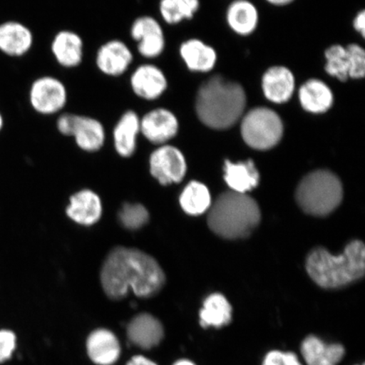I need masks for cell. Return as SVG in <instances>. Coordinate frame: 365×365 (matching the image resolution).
<instances>
[{"label": "cell", "mask_w": 365, "mask_h": 365, "mask_svg": "<svg viewBox=\"0 0 365 365\" xmlns=\"http://www.w3.org/2000/svg\"><path fill=\"white\" fill-rule=\"evenodd\" d=\"M140 118L134 111L123 114L113 130L114 145L121 157L130 158L135 152L136 140L140 131Z\"/></svg>", "instance_id": "cell-23"}, {"label": "cell", "mask_w": 365, "mask_h": 365, "mask_svg": "<svg viewBox=\"0 0 365 365\" xmlns=\"http://www.w3.org/2000/svg\"><path fill=\"white\" fill-rule=\"evenodd\" d=\"M31 31L19 22L9 21L0 25V50L11 56L25 54L33 45Z\"/></svg>", "instance_id": "cell-21"}, {"label": "cell", "mask_w": 365, "mask_h": 365, "mask_svg": "<svg viewBox=\"0 0 365 365\" xmlns=\"http://www.w3.org/2000/svg\"><path fill=\"white\" fill-rule=\"evenodd\" d=\"M354 29L357 33L362 36V38H364L365 36V11L362 10L359 11L357 15H356L354 22H353Z\"/></svg>", "instance_id": "cell-34"}, {"label": "cell", "mask_w": 365, "mask_h": 365, "mask_svg": "<svg viewBox=\"0 0 365 365\" xmlns=\"http://www.w3.org/2000/svg\"><path fill=\"white\" fill-rule=\"evenodd\" d=\"M180 203L182 209L189 215H202L211 207V195L207 186L202 182L192 181L182 190Z\"/></svg>", "instance_id": "cell-27"}, {"label": "cell", "mask_w": 365, "mask_h": 365, "mask_svg": "<svg viewBox=\"0 0 365 365\" xmlns=\"http://www.w3.org/2000/svg\"><path fill=\"white\" fill-rule=\"evenodd\" d=\"M88 354L93 362L98 365H112L120 358L121 349L115 335L108 330L91 332L86 342Z\"/></svg>", "instance_id": "cell-19"}, {"label": "cell", "mask_w": 365, "mask_h": 365, "mask_svg": "<svg viewBox=\"0 0 365 365\" xmlns=\"http://www.w3.org/2000/svg\"><path fill=\"white\" fill-rule=\"evenodd\" d=\"M226 20L235 34L248 36L257 29L259 12L249 0H235L227 7Z\"/></svg>", "instance_id": "cell-22"}, {"label": "cell", "mask_w": 365, "mask_h": 365, "mask_svg": "<svg viewBox=\"0 0 365 365\" xmlns=\"http://www.w3.org/2000/svg\"><path fill=\"white\" fill-rule=\"evenodd\" d=\"M180 54L187 68L192 72H210L215 67L217 61L216 50L203 41L196 38L182 43Z\"/></svg>", "instance_id": "cell-20"}, {"label": "cell", "mask_w": 365, "mask_h": 365, "mask_svg": "<svg viewBox=\"0 0 365 365\" xmlns=\"http://www.w3.org/2000/svg\"><path fill=\"white\" fill-rule=\"evenodd\" d=\"M66 212L68 217L78 225H93L102 217V200L93 191L81 190L71 196V203L67 207Z\"/></svg>", "instance_id": "cell-17"}, {"label": "cell", "mask_w": 365, "mask_h": 365, "mask_svg": "<svg viewBox=\"0 0 365 365\" xmlns=\"http://www.w3.org/2000/svg\"><path fill=\"white\" fill-rule=\"evenodd\" d=\"M140 125L141 133L150 143L157 145H163L172 140L180 128L175 114L164 108L145 113Z\"/></svg>", "instance_id": "cell-10"}, {"label": "cell", "mask_w": 365, "mask_h": 365, "mask_svg": "<svg viewBox=\"0 0 365 365\" xmlns=\"http://www.w3.org/2000/svg\"><path fill=\"white\" fill-rule=\"evenodd\" d=\"M357 365H364V364H357Z\"/></svg>", "instance_id": "cell-39"}, {"label": "cell", "mask_w": 365, "mask_h": 365, "mask_svg": "<svg viewBox=\"0 0 365 365\" xmlns=\"http://www.w3.org/2000/svg\"><path fill=\"white\" fill-rule=\"evenodd\" d=\"M131 36L138 42V51L143 57L153 58L160 56L165 48L162 26L150 16H141L131 26Z\"/></svg>", "instance_id": "cell-11"}, {"label": "cell", "mask_w": 365, "mask_h": 365, "mask_svg": "<svg viewBox=\"0 0 365 365\" xmlns=\"http://www.w3.org/2000/svg\"><path fill=\"white\" fill-rule=\"evenodd\" d=\"M165 281V274L156 259L136 249H113L101 271L105 294L115 300L124 299L129 290L140 298H150L163 289Z\"/></svg>", "instance_id": "cell-1"}, {"label": "cell", "mask_w": 365, "mask_h": 365, "mask_svg": "<svg viewBox=\"0 0 365 365\" xmlns=\"http://www.w3.org/2000/svg\"><path fill=\"white\" fill-rule=\"evenodd\" d=\"M261 221V211L255 200L246 194L227 191L210 208L209 227L228 240L245 238Z\"/></svg>", "instance_id": "cell-4"}, {"label": "cell", "mask_w": 365, "mask_h": 365, "mask_svg": "<svg viewBox=\"0 0 365 365\" xmlns=\"http://www.w3.org/2000/svg\"><path fill=\"white\" fill-rule=\"evenodd\" d=\"M173 365H196L192 361H190V360L188 359H180L179 361H177Z\"/></svg>", "instance_id": "cell-37"}, {"label": "cell", "mask_w": 365, "mask_h": 365, "mask_svg": "<svg viewBox=\"0 0 365 365\" xmlns=\"http://www.w3.org/2000/svg\"><path fill=\"white\" fill-rule=\"evenodd\" d=\"M225 170V181L235 192L245 194L259 184V173L251 160L238 163L226 161Z\"/></svg>", "instance_id": "cell-25"}, {"label": "cell", "mask_w": 365, "mask_h": 365, "mask_svg": "<svg viewBox=\"0 0 365 365\" xmlns=\"http://www.w3.org/2000/svg\"><path fill=\"white\" fill-rule=\"evenodd\" d=\"M126 365H158L144 356H135L132 358Z\"/></svg>", "instance_id": "cell-35"}, {"label": "cell", "mask_w": 365, "mask_h": 365, "mask_svg": "<svg viewBox=\"0 0 365 365\" xmlns=\"http://www.w3.org/2000/svg\"><path fill=\"white\" fill-rule=\"evenodd\" d=\"M130 85L135 95L150 101L161 97L168 88V80L156 66L143 65L132 74Z\"/></svg>", "instance_id": "cell-14"}, {"label": "cell", "mask_w": 365, "mask_h": 365, "mask_svg": "<svg viewBox=\"0 0 365 365\" xmlns=\"http://www.w3.org/2000/svg\"><path fill=\"white\" fill-rule=\"evenodd\" d=\"M269 4H272V6H287V4L294 2V0H267Z\"/></svg>", "instance_id": "cell-36"}, {"label": "cell", "mask_w": 365, "mask_h": 365, "mask_svg": "<svg viewBox=\"0 0 365 365\" xmlns=\"http://www.w3.org/2000/svg\"><path fill=\"white\" fill-rule=\"evenodd\" d=\"M232 309L230 302L221 294H212L205 299L200 310V324L203 328H222L232 321Z\"/></svg>", "instance_id": "cell-26"}, {"label": "cell", "mask_w": 365, "mask_h": 365, "mask_svg": "<svg viewBox=\"0 0 365 365\" xmlns=\"http://www.w3.org/2000/svg\"><path fill=\"white\" fill-rule=\"evenodd\" d=\"M296 88L294 73L282 66H272L264 73L262 89L264 98L275 104H284L293 98Z\"/></svg>", "instance_id": "cell-12"}, {"label": "cell", "mask_w": 365, "mask_h": 365, "mask_svg": "<svg viewBox=\"0 0 365 365\" xmlns=\"http://www.w3.org/2000/svg\"><path fill=\"white\" fill-rule=\"evenodd\" d=\"M127 335L131 342L141 349H150L158 346L163 339L162 323L150 314H140L130 322Z\"/></svg>", "instance_id": "cell-18"}, {"label": "cell", "mask_w": 365, "mask_h": 365, "mask_svg": "<svg viewBox=\"0 0 365 365\" xmlns=\"http://www.w3.org/2000/svg\"><path fill=\"white\" fill-rule=\"evenodd\" d=\"M349 66V78L362 79L365 75V52L361 46L352 43L346 46Z\"/></svg>", "instance_id": "cell-31"}, {"label": "cell", "mask_w": 365, "mask_h": 365, "mask_svg": "<svg viewBox=\"0 0 365 365\" xmlns=\"http://www.w3.org/2000/svg\"><path fill=\"white\" fill-rule=\"evenodd\" d=\"M299 100L304 111L322 114L329 111L334 103V94L329 86L322 80L312 78L299 89Z\"/></svg>", "instance_id": "cell-15"}, {"label": "cell", "mask_w": 365, "mask_h": 365, "mask_svg": "<svg viewBox=\"0 0 365 365\" xmlns=\"http://www.w3.org/2000/svg\"><path fill=\"white\" fill-rule=\"evenodd\" d=\"M200 7L199 0H161L159 10L168 24L192 19Z\"/></svg>", "instance_id": "cell-28"}, {"label": "cell", "mask_w": 365, "mask_h": 365, "mask_svg": "<svg viewBox=\"0 0 365 365\" xmlns=\"http://www.w3.org/2000/svg\"><path fill=\"white\" fill-rule=\"evenodd\" d=\"M16 345V335L11 331H0V363L11 357Z\"/></svg>", "instance_id": "cell-33"}, {"label": "cell", "mask_w": 365, "mask_h": 365, "mask_svg": "<svg viewBox=\"0 0 365 365\" xmlns=\"http://www.w3.org/2000/svg\"><path fill=\"white\" fill-rule=\"evenodd\" d=\"M2 126H3V118L1 116V114H0V130H1Z\"/></svg>", "instance_id": "cell-38"}, {"label": "cell", "mask_w": 365, "mask_h": 365, "mask_svg": "<svg viewBox=\"0 0 365 365\" xmlns=\"http://www.w3.org/2000/svg\"><path fill=\"white\" fill-rule=\"evenodd\" d=\"M307 269L310 277L323 289H339L358 281L364 275L365 248L363 242H351L339 255L323 248L308 255Z\"/></svg>", "instance_id": "cell-3"}, {"label": "cell", "mask_w": 365, "mask_h": 365, "mask_svg": "<svg viewBox=\"0 0 365 365\" xmlns=\"http://www.w3.org/2000/svg\"><path fill=\"white\" fill-rule=\"evenodd\" d=\"M132 61L133 54L120 40H112L103 44L96 58L99 70L105 75L112 76L124 74Z\"/></svg>", "instance_id": "cell-16"}, {"label": "cell", "mask_w": 365, "mask_h": 365, "mask_svg": "<svg viewBox=\"0 0 365 365\" xmlns=\"http://www.w3.org/2000/svg\"><path fill=\"white\" fill-rule=\"evenodd\" d=\"M57 127L61 134L75 137L78 147L86 152H97L103 148L104 128L93 118L65 113L58 118Z\"/></svg>", "instance_id": "cell-7"}, {"label": "cell", "mask_w": 365, "mask_h": 365, "mask_svg": "<svg viewBox=\"0 0 365 365\" xmlns=\"http://www.w3.org/2000/svg\"><path fill=\"white\" fill-rule=\"evenodd\" d=\"M118 219L127 230H136L147 225L149 212L143 205L127 203L118 212Z\"/></svg>", "instance_id": "cell-30"}, {"label": "cell", "mask_w": 365, "mask_h": 365, "mask_svg": "<svg viewBox=\"0 0 365 365\" xmlns=\"http://www.w3.org/2000/svg\"><path fill=\"white\" fill-rule=\"evenodd\" d=\"M187 170L184 155L173 145H163L150 155V171L163 185L178 184Z\"/></svg>", "instance_id": "cell-8"}, {"label": "cell", "mask_w": 365, "mask_h": 365, "mask_svg": "<svg viewBox=\"0 0 365 365\" xmlns=\"http://www.w3.org/2000/svg\"><path fill=\"white\" fill-rule=\"evenodd\" d=\"M31 106L39 113L53 114L61 110L67 102V91L63 82L52 76L35 81L30 91Z\"/></svg>", "instance_id": "cell-9"}, {"label": "cell", "mask_w": 365, "mask_h": 365, "mask_svg": "<svg viewBox=\"0 0 365 365\" xmlns=\"http://www.w3.org/2000/svg\"><path fill=\"white\" fill-rule=\"evenodd\" d=\"M262 365H303L298 355L294 352H284L280 350H272L263 359Z\"/></svg>", "instance_id": "cell-32"}, {"label": "cell", "mask_w": 365, "mask_h": 365, "mask_svg": "<svg viewBox=\"0 0 365 365\" xmlns=\"http://www.w3.org/2000/svg\"><path fill=\"white\" fill-rule=\"evenodd\" d=\"M245 91L238 82L217 75L203 82L196 95L195 111L200 122L214 130L234 126L245 114Z\"/></svg>", "instance_id": "cell-2"}, {"label": "cell", "mask_w": 365, "mask_h": 365, "mask_svg": "<svg viewBox=\"0 0 365 365\" xmlns=\"http://www.w3.org/2000/svg\"><path fill=\"white\" fill-rule=\"evenodd\" d=\"M327 63L325 71L328 75L341 82L349 79L348 53L344 46L334 44L326 50Z\"/></svg>", "instance_id": "cell-29"}, {"label": "cell", "mask_w": 365, "mask_h": 365, "mask_svg": "<svg viewBox=\"0 0 365 365\" xmlns=\"http://www.w3.org/2000/svg\"><path fill=\"white\" fill-rule=\"evenodd\" d=\"M240 120L242 138L253 149L264 150L276 147L284 135V122L270 108L250 109Z\"/></svg>", "instance_id": "cell-6"}, {"label": "cell", "mask_w": 365, "mask_h": 365, "mask_svg": "<svg viewBox=\"0 0 365 365\" xmlns=\"http://www.w3.org/2000/svg\"><path fill=\"white\" fill-rule=\"evenodd\" d=\"M300 352L307 365H339L346 350L340 344H327L319 337L309 335L301 344Z\"/></svg>", "instance_id": "cell-13"}, {"label": "cell", "mask_w": 365, "mask_h": 365, "mask_svg": "<svg viewBox=\"0 0 365 365\" xmlns=\"http://www.w3.org/2000/svg\"><path fill=\"white\" fill-rule=\"evenodd\" d=\"M52 52L59 65L66 68L80 65L83 56V42L78 34L71 31H62L54 38Z\"/></svg>", "instance_id": "cell-24"}, {"label": "cell", "mask_w": 365, "mask_h": 365, "mask_svg": "<svg viewBox=\"0 0 365 365\" xmlns=\"http://www.w3.org/2000/svg\"><path fill=\"white\" fill-rule=\"evenodd\" d=\"M344 191L334 173L319 170L309 173L300 182L296 199L299 207L310 215L326 216L339 207Z\"/></svg>", "instance_id": "cell-5"}]
</instances>
